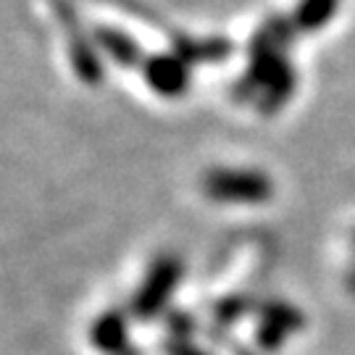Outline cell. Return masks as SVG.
I'll return each mask as SVG.
<instances>
[{
  "instance_id": "6da1fadb",
  "label": "cell",
  "mask_w": 355,
  "mask_h": 355,
  "mask_svg": "<svg viewBox=\"0 0 355 355\" xmlns=\"http://www.w3.org/2000/svg\"><path fill=\"white\" fill-rule=\"evenodd\" d=\"M205 192L224 203H261L271 195V182L250 168H216L205 177Z\"/></svg>"
},
{
  "instance_id": "7a4b0ae2",
  "label": "cell",
  "mask_w": 355,
  "mask_h": 355,
  "mask_svg": "<svg viewBox=\"0 0 355 355\" xmlns=\"http://www.w3.org/2000/svg\"><path fill=\"white\" fill-rule=\"evenodd\" d=\"M179 274H182V263H179L177 258H161L153 266L145 287L135 297V313L142 318L155 316L164 308L166 300H168V295L174 292V287H177Z\"/></svg>"
},
{
  "instance_id": "3957f363",
  "label": "cell",
  "mask_w": 355,
  "mask_h": 355,
  "mask_svg": "<svg viewBox=\"0 0 355 355\" xmlns=\"http://www.w3.org/2000/svg\"><path fill=\"white\" fill-rule=\"evenodd\" d=\"M145 76L150 82V87L161 95H182V89L187 87V69L179 58H153L145 66Z\"/></svg>"
},
{
  "instance_id": "277c9868",
  "label": "cell",
  "mask_w": 355,
  "mask_h": 355,
  "mask_svg": "<svg viewBox=\"0 0 355 355\" xmlns=\"http://www.w3.org/2000/svg\"><path fill=\"white\" fill-rule=\"evenodd\" d=\"M98 40H101V45L105 48V53H108L114 61H119L121 66L137 64L140 48L135 45L132 37L121 35V32H114V29H101V32H98Z\"/></svg>"
},
{
  "instance_id": "5b68a950",
  "label": "cell",
  "mask_w": 355,
  "mask_h": 355,
  "mask_svg": "<svg viewBox=\"0 0 355 355\" xmlns=\"http://www.w3.org/2000/svg\"><path fill=\"white\" fill-rule=\"evenodd\" d=\"M168 355H208V353L198 350L195 345H179V347H168Z\"/></svg>"
}]
</instances>
